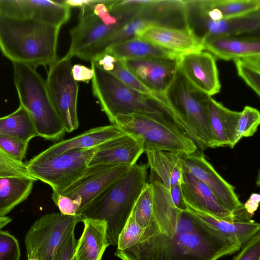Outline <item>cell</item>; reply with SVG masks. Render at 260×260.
I'll return each instance as SVG.
<instances>
[{
    "instance_id": "obj_1",
    "label": "cell",
    "mask_w": 260,
    "mask_h": 260,
    "mask_svg": "<svg viewBox=\"0 0 260 260\" xmlns=\"http://www.w3.org/2000/svg\"><path fill=\"white\" fill-rule=\"evenodd\" d=\"M152 216L138 241L116 250L121 260H218L239 251L238 242L212 229L188 208L173 204L168 188L151 172Z\"/></svg>"
},
{
    "instance_id": "obj_2",
    "label": "cell",
    "mask_w": 260,
    "mask_h": 260,
    "mask_svg": "<svg viewBox=\"0 0 260 260\" xmlns=\"http://www.w3.org/2000/svg\"><path fill=\"white\" fill-rule=\"evenodd\" d=\"M60 28L0 14V50L12 62L34 68L57 60Z\"/></svg>"
},
{
    "instance_id": "obj_3",
    "label": "cell",
    "mask_w": 260,
    "mask_h": 260,
    "mask_svg": "<svg viewBox=\"0 0 260 260\" xmlns=\"http://www.w3.org/2000/svg\"><path fill=\"white\" fill-rule=\"evenodd\" d=\"M147 166L135 164L113 182L82 212L80 216L104 220L110 245L117 247L118 237L147 182Z\"/></svg>"
},
{
    "instance_id": "obj_4",
    "label": "cell",
    "mask_w": 260,
    "mask_h": 260,
    "mask_svg": "<svg viewBox=\"0 0 260 260\" xmlns=\"http://www.w3.org/2000/svg\"><path fill=\"white\" fill-rule=\"evenodd\" d=\"M93 70L92 91L102 110L112 124L119 116L144 114L172 122L182 131L173 111L157 101L134 90L91 61Z\"/></svg>"
},
{
    "instance_id": "obj_5",
    "label": "cell",
    "mask_w": 260,
    "mask_h": 260,
    "mask_svg": "<svg viewBox=\"0 0 260 260\" xmlns=\"http://www.w3.org/2000/svg\"><path fill=\"white\" fill-rule=\"evenodd\" d=\"M14 81L20 105L29 114L38 137L58 141L66 132L49 96L45 81L35 68L13 62Z\"/></svg>"
},
{
    "instance_id": "obj_6",
    "label": "cell",
    "mask_w": 260,
    "mask_h": 260,
    "mask_svg": "<svg viewBox=\"0 0 260 260\" xmlns=\"http://www.w3.org/2000/svg\"><path fill=\"white\" fill-rule=\"evenodd\" d=\"M165 96L183 132L198 148H214L208 115L211 96L193 87L179 69Z\"/></svg>"
},
{
    "instance_id": "obj_7",
    "label": "cell",
    "mask_w": 260,
    "mask_h": 260,
    "mask_svg": "<svg viewBox=\"0 0 260 260\" xmlns=\"http://www.w3.org/2000/svg\"><path fill=\"white\" fill-rule=\"evenodd\" d=\"M112 124L142 143L144 152L159 150L179 155L193 153L198 147L175 124L144 114L117 117Z\"/></svg>"
},
{
    "instance_id": "obj_8",
    "label": "cell",
    "mask_w": 260,
    "mask_h": 260,
    "mask_svg": "<svg viewBox=\"0 0 260 260\" xmlns=\"http://www.w3.org/2000/svg\"><path fill=\"white\" fill-rule=\"evenodd\" d=\"M97 148L73 150L52 156L39 153L25 164L32 177L48 184L53 191H60L84 173Z\"/></svg>"
},
{
    "instance_id": "obj_9",
    "label": "cell",
    "mask_w": 260,
    "mask_h": 260,
    "mask_svg": "<svg viewBox=\"0 0 260 260\" xmlns=\"http://www.w3.org/2000/svg\"><path fill=\"white\" fill-rule=\"evenodd\" d=\"M82 220L80 216H68L56 212L47 213L39 218L25 237L27 257H36L39 260H54L61 244Z\"/></svg>"
},
{
    "instance_id": "obj_10",
    "label": "cell",
    "mask_w": 260,
    "mask_h": 260,
    "mask_svg": "<svg viewBox=\"0 0 260 260\" xmlns=\"http://www.w3.org/2000/svg\"><path fill=\"white\" fill-rule=\"evenodd\" d=\"M71 59L64 56L49 66L45 81L51 101L66 132L79 126L77 100L79 85L72 74Z\"/></svg>"
},
{
    "instance_id": "obj_11",
    "label": "cell",
    "mask_w": 260,
    "mask_h": 260,
    "mask_svg": "<svg viewBox=\"0 0 260 260\" xmlns=\"http://www.w3.org/2000/svg\"><path fill=\"white\" fill-rule=\"evenodd\" d=\"M180 159L183 169L205 184L229 210L242 221L252 220L240 201L235 187L217 172L202 153L197 150L180 155Z\"/></svg>"
},
{
    "instance_id": "obj_12",
    "label": "cell",
    "mask_w": 260,
    "mask_h": 260,
    "mask_svg": "<svg viewBox=\"0 0 260 260\" xmlns=\"http://www.w3.org/2000/svg\"><path fill=\"white\" fill-rule=\"evenodd\" d=\"M131 167L104 165L88 166L84 173L73 184L61 191L54 192L79 202L80 216L96 197L124 174Z\"/></svg>"
},
{
    "instance_id": "obj_13",
    "label": "cell",
    "mask_w": 260,
    "mask_h": 260,
    "mask_svg": "<svg viewBox=\"0 0 260 260\" xmlns=\"http://www.w3.org/2000/svg\"><path fill=\"white\" fill-rule=\"evenodd\" d=\"M0 14L60 28L69 20L71 8L61 1L0 0Z\"/></svg>"
},
{
    "instance_id": "obj_14",
    "label": "cell",
    "mask_w": 260,
    "mask_h": 260,
    "mask_svg": "<svg viewBox=\"0 0 260 260\" xmlns=\"http://www.w3.org/2000/svg\"><path fill=\"white\" fill-rule=\"evenodd\" d=\"M186 25L203 41L221 36H240L258 32L259 11L239 18L213 20L185 8Z\"/></svg>"
},
{
    "instance_id": "obj_15",
    "label": "cell",
    "mask_w": 260,
    "mask_h": 260,
    "mask_svg": "<svg viewBox=\"0 0 260 260\" xmlns=\"http://www.w3.org/2000/svg\"><path fill=\"white\" fill-rule=\"evenodd\" d=\"M178 69L196 89L211 96L219 92L221 85L214 56L203 51L180 55Z\"/></svg>"
},
{
    "instance_id": "obj_16",
    "label": "cell",
    "mask_w": 260,
    "mask_h": 260,
    "mask_svg": "<svg viewBox=\"0 0 260 260\" xmlns=\"http://www.w3.org/2000/svg\"><path fill=\"white\" fill-rule=\"evenodd\" d=\"M126 68L152 92L165 93L178 70L177 60L140 58L122 60Z\"/></svg>"
},
{
    "instance_id": "obj_17",
    "label": "cell",
    "mask_w": 260,
    "mask_h": 260,
    "mask_svg": "<svg viewBox=\"0 0 260 260\" xmlns=\"http://www.w3.org/2000/svg\"><path fill=\"white\" fill-rule=\"evenodd\" d=\"M181 186L184 201L191 210L218 219L242 221L229 210L205 184L183 169Z\"/></svg>"
},
{
    "instance_id": "obj_18",
    "label": "cell",
    "mask_w": 260,
    "mask_h": 260,
    "mask_svg": "<svg viewBox=\"0 0 260 260\" xmlns=\"http://www.w3.org/2000/svg\"><path fill=\"white\" fill-rule=\"evenodd\" d=\"M97 1L81 9L79 22L70 31L71 43L69 49L64 55L67 57L71 59L77 56L81 51L112 34L132 19H124L112 26L104 24L92 11V6Z\"/></svg>"
},
{
    "instance_id": "obj_19",
    "label": "cell",
    "mask_w": 260,
    "mask_h": 260,
    "mask_svg": "<svg viewBox=\"0 0 260 260\" xmlns=\"http://www.w3.org/2000/svg\"><path fill=\"white\" fill-rule=\"evenodd\" d=\"M137 37L180 55L204 50L202 40L187 26L174 27L150 25L140 31Z\"/></svg>"
},
{
    "instance_id": "obj_20",
    "label": "cell",
    "mask_w": 260,
    "mask_h": 260,
    "mask_svg": "<svg viewBox=\"0 0 260 260\" xmlns=\"http://www.w3.org/2000/svg\"><path fill=\"white\" fill-rule=\"evenodd\" d=\"M144 152L142 142L124 133L98 146L88 166L97 165L133 166Z\"/></svg>"
},
{
    "instance_id": "obj_21",
    "label": "cell",
    "mask_w": 260,
    "mask_h": 260,
    "mask_svg": "<svg viewBox=\"0 0 260 260\" xmlns=\"http://www.w3.org/2000/svg\"><path fill=\"white\" fill-rule=\"evenodd\" d=\"M185 8L209 19L244 17L259 11V0H185Z\"/></svg>"
},
{
    "instance_id": "obj_22",
    "label": "cell",
    "mask_w": 260,
    "mask_h": 260,
    "mask_svg": "<svg viewBox=\"0 0 260 260\" xmlns=\"http://www.w3.org/2000/svg\"><path fill=\"white\" fill-rule=\"evenodd\" d=\"M203 43L204 50L224 60L260 55L259 36H217L205 39Z\"/></svg>"
},
{
    "instance_id": "obj_23",
    "label": "cell",
    "mask_w": 260,
    "mask_h": 260,
    "mask_svg": "<svg viewBox=\"0 0 260 260\" xmlns=\"http://www.w3.org/2000/svg\"><path fill=\"white\" fill-rule=\"evenodd\" d=\"M82 222L84 229L77 241L74 260H102L106 248L110 245L106 221L83 218Z\"/></svg>"
},
{
    "instance_id": "obj_24",
    "label": "cell",
    "mask_w": 260,
    "mask_h": 260,
    "mask_svg": "<svg viewBox=\"0 0 260 260\" xmlns=\"http://www.w3.org/2000/svg\"><path fill=\"white\" fill-rule=\"evenodd\" d=\"M240 112L231 110L209 98L208 115L214 148L229 146L233 148Z\"/></svg>"
},
{
    "instance_id": "obj_25",
    "label": "cell",
    "mask_w": 260,
    "mask_h": 260,
    "mask_svg": "<svg viewBox=\"0 0 260 260\" xmlns=\"http://www.w3.org/2000/svg\"><path fill=\"white\" fill-rule=\"evenodd\" d=\"M122 133L115 124L96 127L74 137L57 142L40 153L44 156H52L73 150L89 149Z\"/></svg>"
},
{
    "instance_id": "obj_26",
    "label": "cell",
    "mask_w": 260,
    "mask_h": 260,
    "mask_svg": "<svg viewBox=\"0 0 260 260\" xmlns=\"http://www.w3.org/2000/svg\"><path fill=\"white\" fill-rule=\"evenodd\" d=\"M104 53L121 60L140 58L177 60L180 56V54L166 50L139 37L111 46L106 49Z\"/></svg>"
},
{
    "instance_id": "obj_27",
    "label": "cell",
    "mask_w": 260,
    "mask_h": 260,
    "mask_svg": "<svg viewBox=\"0 0 260 260\" xmlns=\"http://www.w3.org/2000/svg\"><path fill=\"white\" fill-rule=\"evenodd\" d=\"M145 152L151 171L155 174L166 187L169 188L181 183L183 167L180 155L159 150Z\"/></svg>"
},
{
    "instance_id": "obj_28",
    "label": "cell",
    "mask_w": 260,
    "mask_h": 260,
    "mask_svg": "<svg viewBox=\"0 0 260 260\" xmlns=\"http://www.w3.org/2000/svg\"><path fill=\"white\" fill-rule=\"evenodd\" d=\"M35 181L22 177L0 178V216H6L30 194Z\"/></svg>"
},
{
    "instance_id": "obj_29",
    "label": "cell",
    "mask_w": 260,
    "mask_h": 260,
    "mask_svg": "<svg viewBox=\"0 0 260 260\" xmlns=\"http://www.w3.org/2000/svg\"><path fill=\"white\" fill-rule=\"evenodd\" d=\"M191 211L206 224L238 242L242 247L260 230V224L253 220L229 221Z\"/></svg>"
},
{
    "instance_id": "obj_30",
    "label": "cell",
    "mask_w": 260,
    "mask_h": 260,
    "mask_svg": "<svg viewBox=\"0 0 260 260\" xmlns=\"http://www.w3.org/2000/svg\"><path fill=\"white\" fill-rule=\"evenodd\" d=\"M0 135L27 143L38 137L29 114L21 105L14 112L0 118Z\"/></svg>"
},
{
    "instance_id": "obj_31",
    "label": "cell",
    "mask_w": 260,
    "mask_h": 260,
    "mask_svg": "<svg viewBox=\"0 0 260 260\" xmlns=\"http://www.w3.org/2000/svg\"><path fill=\"white\" fill-rule=\"evenodd\" d=\"M239 76L260 95V55L234 60Z\"/></svg>"
},
{
    "instance_id": "obj_32",
    "label": "cell",
    "mask_w": 260,
    "mask_h": 260,
    "mask_svg": "<svg viewBox=\"0 0 260 260\" xmlns=\"http://www.w3.org/2000/svg\"><path fill=\"white\" fill-rule=\"evenodd\" d=\"M109 73L116 76L134 90L157 101L171 109L166 96L155 94L148 88L126 68L122 60L116 59L112 70Z\"/></svg>"
},
{
    "instance_id": "obj_33",
    "label": "cell",
    "mask_w": 260,
    "mask_h": 260,
    "mask_svg": "<svg viewBox=\"0 0 260 260\" xmlns=\"http://www.w3.org/2000/svg\"><path fill=\"white\" fill-rule=\"evenodd\" d=\"M153 193L150 183L147 181L136 201L131 215L143 229L149 224L152 216Z\"/></svg>"
},
{
    "instance_id": "obj_34",
    "label": "cell",
    "mask_w": 260,
    "mask_h": 260,
    "mask_svg": "<svg viewBox=\"0 0 260 260\" xmlns=\"http://www.w3.org/2000/svg\"><path fill=\"white\" fill-rule=\"evenodd\" d=\"M260 124V113L252 107L245 106L240 112L238 118L233 146L243 138L252 136Z\"/></svg>"
},
{
    "instance_id": "obj_35",
    "label": "cell",
    "mask_w": 260,
    "mask_h": 260,
    "mask_svg": "<svg viewBox=\"0 0 260 260\" xmlns=\"http://www.w3.org/2000/svg\"><path fill=\"white\" fill-rule=\"evenodd\" d=\"M5 177H22L37 180L28 173L25 163L13 159L0 148V178Z\"/></svg>"
},
{
    "instance_id": "obj_36",
    "label": "cell",
    "mask_w": 260,
    "mask_h": 260,
    "mask_svg": "<svg viewBox=\"0 0 260 260\" xmlns=\"http://www.w3.org/2000/svg\"><path fill=\"white\" fill-rule=\"evenodd\" d=\"M143 233V229L130 215L120 233L116 250L126 249L138 242Z\"/></svg>"
},
{
    "instance_id": "obj_37",
    "label": "cell",
    "mask_w": 260,
    "mask_h": 260,
    "mask_svg": "<svg viewBox=\"0 0 260 260\" xmlns=\"http://www.w3.org/2000/svg\"><path fill=\"white\" fill-rule=\"evenodd\" d=\"M19 244L15 237L7 231L0 230V260H20Z\"/></svg>"
},
{
    "instance_id": "obj_38",
    "label": "cell",
    "mask_w": 260,
    "mask_h": 260,
    "mask_svg": "<svg viewBox=\"0 0 260 260\" xmlns=\"http://www.w3.org/2000/svg\"><path fill=\"white\" fill-rule=\"evenodd\" d=\"M29 143L0 135V148L13 159L23 162Z\"/></svg>"
},
{
    "instance_id": "obj_39",
    "label": "cell",
    "mask_w": 260,
    "mask_h": 260,
    "mask_svg": "<svg viewBox=\"0 0 260 260\" xmlns=\"http://www.w3.org/2000/svg\"><path fill=\"white\" fill-rule=\"evenodd\" d=\"M51 199L60 213L68 216H78L80 203L68 197L53 191Z\"/></svg>"
},
{
    "instance_id": "obj_40",
    "label": "cell",
    "mask_w": 260,
    "mask_h": 260,
    "mask_svg": "<svg viewBox=\"0 0 260 260\" xmlns=\"http://www.w3.org/2000/svg\"><path fill=\"white\" fill-rule=\"evenodd\" d=\"M233 260H260V232L247 241Z\"/></svg>"
},
{
    "instance_id": "obj_41",
    "label": "cell",
    "mask_w": 260,
    "mask_h": 260,
    "mask_svg": "<svg viewBox=\"0 0 260 260\" xmlns=\"http://www.w3.org/2000/svg\"><path fill=\"white\" fill-rule=\"evenodd\" d=\"M74 232L75 229L70 233L61 244L54 260H74L73 255L77 243Z\"/></svg>"
},
{
    "instance_id": "obj_42",
    "label": "cell",
    "mask_w": 260,
    "mask_h": 260,
    "mask_svg": "<svg viewBox=\"0 0 260 260\" xmlns=\"http://www.w3.org/2000/svg\"><path fill=\"white\" fill-rule=\"evenodd\" d=\"M72 74L77 82L88 83L93 76V70L80 64H75L72 67Z\"/></svg>"
},
{
    "instance_id": "obj_43",
    "label": "cell",
    "mask_w": 260,
    "mask_h": 260,
    "mask_svg": "<svg viewBox=\"0 0 260 260\" xmlns=\"http://www.w3.org/2000/svg\"><path fill=\"white\" fill-rule=\"evenodd\" d=\"M168 190L171 200L175 206L181 210H187L188 208L183 198L181 183L169 188Z\"/></svg>"
},
{
    "instance_id": "obj_44",
    "label": "cell",
    "mask_w": 260,
    "mask_h": 260,
    "mask_svg": "<svg viewBox=\"0 0 260 260\" xmlns=\"http://www.w3.org/2000/svg\"><path fill=\"white\" fill-rule=\"evenodd\" d=\"M260 201V195L258 193H252L248 200L243 205L244 208L251 218L257 210Z\"/></svg>"
},
{
    "instance_id": "obj_45",
    "label": "cell",
    "mask_w": 260,
    "mask_h": 260,
    "mask_svg": "<svg viewBox=\"0 0 260 260\" xmlns=\"http://www.w3.org/2000/svg\"><path fill=\"white\" fill-rule=\"evenodd\" d=\"M95 0H64L61 1L62 2L71 8H80L89 6L94 2Z\"/></svg>"
},
{
    "instance_id": "obj_46",
    "label": "cell",
    "mask_w": 260,
    "mask_h": 260,
    "mask_svg": "<svg viewBox=\"0 0 260 260\" xmlns=\"http://www.w3.org/2000/svg\"><path fill=\"white\" fill-rule=\"evenodd\" d=\"M12 220V219L7 216H0V230L8 224Z\"/></svg>"
},
{
    "instance_id": "obj_47",
    "label": "cell",
    "mask_w": 260,
    "mask_h": 260,
    "mask_svg": "<svg viewBox=\"0 0 260 260\" xmlns=\"http://www.w3.org/2000/svg\"><path fill=\"white\" fill-rule=\"evenodd\" d=\"M27 257V260H39L37 258L34 257L29 256V257Z\"/></svg>"
}]
</instances>
